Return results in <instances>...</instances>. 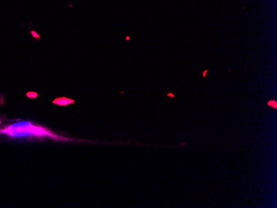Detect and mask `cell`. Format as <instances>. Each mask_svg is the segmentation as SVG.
Returning <instances> with one entry per match:
<instances>
[{
  "label": "cell",
  "mask_w": 277,
  "mask_h": 208,
  "mask_svg": "<svg viewBox=\"0 0 277 208\" xmlns=\"http://www.w3.org/2000/svg\"><path fill=\"white\" fill-rule=\"evenodd\" d=\"M0 134L7 135L11 138H51L56 140H71L52 132L47 128L35 125L28 121H21L7 125L3 129H0Z\"/></svg>",
  "instance_id": "6da1fadb"
},
{
  "label": "cell",
  "mask_w": 277,
  "mask_h": 208,
  "mask_svg": "<svg viewBox=\"0 0 277 208\" xmlns=\"http://www.w3.org/2000/svg\"><path fill=\"white\" fill-rule=\"evenodd\" d=\"M54 104L58 105V106H67L70 105L71 103H74V100H71V99H67V98H60V99H56L53 101Z\"/></svg>",
  "instance_id": "7a4b0ae2"
}]
</instances>
